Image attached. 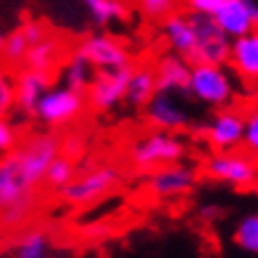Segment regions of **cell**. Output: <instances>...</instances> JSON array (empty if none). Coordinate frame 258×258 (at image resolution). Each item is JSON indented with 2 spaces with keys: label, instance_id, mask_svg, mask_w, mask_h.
<instances>
[{
  "label": "cell",
  "instance_id": "obj_1",
  "mask_svg": "<svg viewBox=\"0 0 258 258\" xmlns=\"http://www.w3.org/2000/svg\"><path fill=\"white\" fill-rule=\"evenodd\" d=\"M43 189L24 171L19 154L0 157V232H19L31 225L40 209Z\"/></svg>",
  "mask_w": 258,
  "mask_h": 258
},
{
  "label": "cell",
  "instance_id": "obj_2",
  "mask_svg": "<svg viewBox=\"0 0 258 258\" xmlns=\"http://www.w3.org/2000/svg\"><path fill=\"white\" fill-rule=\"evenodd\" d=\"M189 154V145L182 133H166V131H147L128 142L125 147V161L131 168L140 173H149L154 168L168 164L185 161Z\"/></svg>",
  "mask_w": 258,
  "mask_h": 258
},
{
  "label": "cell",
  "instance_id": "obj_3",
  "mask_svg": "<svg viewBox=\"0 0 258 258\" xmlns=\"http://www.w3.org/2000/svg\"><path fill=\"white\" fill-rule=\"evenodd\" d=\"M237 79L227 64H192L185 97L211 109H225L237 102Z\"/></svg>",
  "mask_w": 258,
  "mask_h": 258
},
{
  "label": "cell",
  "instance_id": "obj_4",
  "mask_svg": "<svg viewBox=\"0 0 258 258\" xmlns=\"http://www.w3.org/2000/svg\"><path fill=\"white\" fill-rule=\"evenodd\" d=\"M121 185V171L111 164H90L57 192V199L67 206H90L109 197Z\"/></svg>",
  "mask_w": 258,
  "mask_h": 258
},
{
  "label": "cell",
  "instance_id": "obj_5",
  "mask_svg": "<svg viewBox=\"0 0 258 258\" xmlns=\"http://www.w3.org/2000/svg\"><path fill=\"white\" fill-rule=\"evenodd\" d=\"M88 114V100L86 93L71 90V88L62 86V83H52L45 90V95L40 97L38 107L33 118H38L43 125H47L50 131H64L71 128Z\"/></svg>",
  "mask_w": 258,
  "mask_h": 258
},
{
  "label": "cell",
  "instance_id": "obj_6",
  "mask_svg": "<svg viewBox=\"0 0 258 258\" xmlns=\"http://www.w3.org/2000/svg\"><path fill=\"white\" fill-rule=\"evenodd\" d=\"M204 175L239 189H249L258 182V159L246 152H213L204 161Z\"/></svg>",
  "mask_w": 258,
  "mask_h": 258
},
{
  "label": "cell",
  "instance_id": "obj_7",
  "mask_svg": "<svg viewBox=\"0 0 258 258\" xmlns=\"http://www.w3.org/2000/svg\"><path fill=\"white\" fill-rule=\"evenodd\" d=\"M79 55L86 57V62L95 71H118L133 67V55L121 38L109 33H93L81 38L74 47Z\"/></svg>",
  "mask_w": 258,
  "mask_h": 258
},
{
  "label": "cell",
  "instance_id": "obj_8",
  "mask_svg": "<svg viewBox=\"0 0 258 258\" xmlns=\"http://www.w3.org/2000/svg\"><path fill=\"white\" fill-rule=\"evenodd\" d=\"M195 185L197 168L185 164V161H178V164H168L149 171L147 180H145V192L154 199H161V202H173V199L189 195Z\"/></svg>",
  "mask_w": 258,
  "mask_h": 258
},
{
  "label": "cell",
  "instance_id": "obj_9",
  "mask_svg": "<svg viewBox=\"0 0 258 258\" xmlns=\"http://www.w3.org/2000/svg\"><path fill=\"white\" fill-rule=\"evenodd\" d=\"M202 138L213 152H235L244 140V111L232 107L216 109L206 123L202 125Z\"/></svg>",
  "mask_w": 258,
  "mask_h": 258
},
{
  "label": "cell",
  "instance_id": "obj_10",
  "mask_svg": "<svg viewBox=\"0 0 258 258\" xmlns=\"http://www.w3.org/2000/svg\"><path fill=\"white\" fill-rule=\"evenodd\" d=\"M145 118L154 131H166V133H185L192 125L187 104L182 102V95L173 93H154V97L142 107Z\"/></svg>",
  "mask_w": 258,
  "mask_h": 258
},
{
  "label": "cell",
  "instance_id": "obj_11",
  "mask_svg": "<svg viewBox=\"0 0 258 258\" xmlns=\"http://www.w3.org/2000/svg\"><path fill=\"white\" fill-rule=\"evenodd\" d=\"M195 26V55L192 64H227L230 57V43L225 33L218 29L213 17L189 15Z\"/></svg>",
  "mask_w": 258,
  "mask_h": 258
},
{
  "label": "cell",
  "instance_id": "obj_12",
  "mask_svg": "<svg viewBox=\"0 0 258 258\" xmlns=\"http://www.w3.org/2000/svg\"><path fill=\"white\" fill-rule=\"evenodd\" d=\"M131 69L133 67L118 71H95L93 81H90V86L86 90L88 109L100 111V114L116 109L125 97V83H128Z\"/></svg>",
  "mask_w": 258,
  "mask_h": 258
},
{
  "label": "cell",
  "instance_id": "obj_13",
  "mask_svg": "<svg viewBox=\"0 0 258 258\" xmlns=\"http://www.w3.org/2000/svg\"><path fill=\"white\" fill-rule=\"evenodd\" d=\"M161 38L168 45V52L185 57L187 62H192L195 55V26H192V17L185 10H175L168 17H164L161 22Z\"/></svg>",
  "mask_w": 258,
  "mask_h": 258
},
{
  "label": "cell",
  "instance_id": "obj_14",
  "mask_svg": "<svg viewBox=\"0 0 258 258\" xmlns=\"http://www.w3.org/2000/svg\"><path fill=\"white\" fill-rule=\"evenodd\" d=\"M52 86V76L36 69H22L15 71V107L22 111L24 116H33L38 107L40 97L45 90Z\"/></svg>",
  "mask_w": 258,
  "mask_h": 258
},
{
  "label": "cell",
  "instance_id": "obj_15",
  "mask_svg": "<svg viewBox=\"0 0 258 258\" xmlns=\"http://www.w3.org/2000/svg\"><path fill=\"white\" fill-rule=\"evenodd\" d=\"M67 55H69V43L64 40V36H59V33H55L50 29V33H47L45 38L38 40V43H33V45L29 47L26 59H24V67L55 76Z\"/></svg>",
  "mask_w": 258,
  "mask_h": 258
},
{
  "label": "cell",
  "instance_id": "obj_16",
  "mask_svg": "<svg viewBox=\"0 0 258 258\" xmlns=\"http://www.w3.org/2000/svg\"><path fill=\"white\" fill-rule=\"evenodd\" d=\"M227 69L235 74V79L258 86V31L239 36L230 43Z\"/></svg>",
  "mask_w": 258,
  "mask_h": 258
},
{
  "label": "cell",
  "instance_id": "obj_17",
  "mask_svg": "<svg viewBox=\"0 0 258 258\" xmlns=\"http://www.w3.org/2000/svg\"><path fill=\"white\" fill-rule=\"evenodd\" d=\"M154 64V76H157V90L159 93H173L185 95L189 81V69L192 62L175 52H164Z\"/></svg>",
  "mask_w": 258,
  "mask_h": 258
},
{
  "label": "cell",
  "instance_id": "obj_18",
  "mask_svg": "<svg viewBox=\"0 0 258 258\" xmlns=\"http://www.w3.org/2000/svg\"><path fill=\"white\" fill-rule=\"evenodd\" d=\"M251 3L253 0H225L213 15V22L225 33L230 40L246 36L253 31V19H251Z\"/></svg>",
  "mask_w": 258,
  "mask_h": 258
},
{
  "label": "cell",
  "instance_id": "obj_19",
  "mask_svg": "<svg viewBox=\"0 0 258 258\" xmlns=\"http://www.w3.org/2000/svg\"><path fill=\"white\" fill-rule=\"evenodd\" d=\"M50 251H52V235L47 227L40 225L19 230L10 244L12 258H50Z\"/></svg>",
  "mask_w": 258,
  "mask_h": 258
},
{
  "label": "cell",
  "instance_id": "obj_20",
  "mask_svg": "<svg viewBox=\"0 0 258 258\" xmlns=\"http://www.w3.org/2000/svg\"><path fill=\"white\" fill-rule=\"evenodd\" d=\"M157 93V76H154V64L152 62H135L128 83H125V97L131 107H145Z\"/></svg>",
  "mask_w": 258,
  "mask_h": 258
},
{
  "label": "cell",
  "instance_id": "obj_21",
  "mask_svg": "<svg viewBox=\"0 0 258 258\" xmlns=\"http://www.w3.org/2000/svg\"><path fill=\"white\" fill-rule=\"evenodd\" d=\"M59 74V83L71 90H79V93H86L90 81L95 76V69L86 62V57L79 55L76 50H69V55L64 57L62 67L57 69Z\"/></svg>",
  "mask_w": 258,
  "mask_h": 258
},
{
  "label": "cell",
  "instance_id": "obj_22",
  "mask_svg": "<svg viewBox=\"0 0 258 258\" xmlns=\"http://www.w3.org/2000/svg\"><path fill=\"white\" fill-rule=\"evenodd\" d=\"M81 3L88 10V15L93 17V22L100 24V26L125 22L131 15V8H128L125 0H81Z\"/></svg>",
  "mask_w": 258,
  "mask_h": 258
},
{
  "label": "cell",
  "instance_id": "obj_23",
  "mask_svg": "<svg viewBox=\"0 0 258 258\" xmlns=\"http://www.w3.org/2000/svg\"><path fill=\"white\" fill-rule=\"evenodd\" d=\"M76 171H79V166H76V161L69 157H64V154H59V157L52 159V164L47 166L45 175H43V192L45 195H52L55 197L59 189L69 182L74 175H76Z\"/></svg>",
  "mask_w": 258,
  "mask_h": 258
},
{
  "label": "cell",
  "instance_id": "obj_24",
  "mask_svg": "<svg viewBox=\"0 0 258 258\" xmlns=\"http://www.w3.org/2000/svg\"><path fill=\"white\" fill-rule=\"evenodd\" d=\"M29 40L24 38L22 29L17 26L15 31L5 33V45H3V59L0 62L10 67V69H22L24 67V59H26V52H29Z\"/></svg>",
  "mask_w": 258,
  "mask_h": 258
},
{
  "label": "cell",
  "instance_id": "obj_25",
  "mask_svg": "<svg viewBox=\"0 0 258 258\" xmlns=\"http://www.w3.org/2000/svg\"><path fill=\"white\" fill-rule=\"evenodd\" d=\"M232 239L242 251L258 256V213H249L237 223Z\"/></svg>",
  "mask_w": 258,
  "mask_h": 258
},
{
  "label": "cell",
  "instance_id": "obj_26",
  "mask_svg": "<svg viewBox=\"0 0 258 258\" xmlns=\"http://www.w3.org/2000/svg\"><path fill=\"white\" fill-rule=\"evenodd\" d=\"M15 109V69L0 62V118H10Z\"/></svg>",
  "mask_w": 258,
  "mask_h": 258
},
{
  "label": "cell",
  "instance_id": "obj_27",
  "mask_svg": "<svg viewBox=\"0 0 258 258\" xmlns=\"http://www.w3.org/2000/svg\"><path fill=\"white\" fill-rule=\"evenodd\" d=\"M88 147V140H86V133L76 128V125H71V128H64V133H59V152H62L64 157L69 159H76L83 157V152Z\"/></svg>",
  "mask_w": 258,
  "mask_h": 258
},
{
  "label": "cell",
  "instance_id": "obj_28",
  "mask_svg": "<svg viewBox=\"0 0 258 258\" xmlns=\"http://www.w3.org/2000/svg\"><path fill=\"white\" fill-rule=\"evenodd\" d=\"M138 10L149 22H161L164 17L180 10V0H138Z\"/></svg>",
  "mask_w": 258,
  "mask_h": 258
},
{
  "label": "cell",
  "instance_id": "obj_29",
  "mask_svg": "<svg viewBox=\"0 0 258 258\" xmlns=\"http://www.w3.org/2000/svg\"><path fill=\"white\" fill-rule=\"evenodd\" d=\"M242 147L246 154L258 159V104L244 111V140Z\"/></svg>",
  "mask_w": 258,
  "mask_h": 258
},
{
  "label": "cell",
  "instance_id": "obj_30",
  "mask_svg": "<svg viewBox=\"0 0 258 258\" xmlns=\"http://www.w3.org/2000/svg\"><path fill=\"white\" fill-rule=\"evenodd\" d=\"M22 142V131L12 118H0V157H8Z\"/></svg>",
  "mask_w": 258,
  "mask_h": 258
},
{
  "label": "cell",
  "instance_id": "obj_31",
  "mask_svg": "<svg viewBox=\"0 0 258 258\" xmlns=\"http://www.w3.org/2000/svg\"><path fill=\"white\" fill-rule=\"evenodd\" d=\"M223 3H225V0H180V10H185L189 15L213 17Z\"/></svg>",
  "mask_w": 258,
  "mask_h": 258
},
{
  "label": "cell",
  "instance_id": "obj_32",
  "mask_svg": "<svg viewBox=\"0 0 258 258\" xmlns=\"http://www.w3.org/2000/svg\"><path fill=\"white\" fill-rule=\"evenodd\" d=\"M19 29H22L24 38L29 40V45H33V43L43 40L47 33H50V26H47L43 19H26V22L19 24Z\"/></svg>",
  "mask_w": 258,
  "mask_h": 258
},
{
  "label": "cell",
  "instance_id": "obj_33",
  "mask_svg": "<svg viewBox=\"0 0 258 258\" xmlns=\"http://www.w3.org/2000/svg\"><path fill=\"white\" fill-rule=\"evenodd\" d=\"M251 19H253V31H258V0L251 3Z\"/></svg>",
  "mask_w": 258,
  "mask_h": 258
},
{
  "label": "cell",
  "instance_id": "obj_34",
  "mask_svg": "<svg viewBox=\"0 0 258 258\" xmlns=\"http://www.w3.org/2000/svg\"><path fill=\"white\" fill-rule=\"evenodd\" d=\"M3 45H5V31L0 29V59H3Z\"/></svg>",
  "mask_w": 258,
  "mask_h": 258
},
{
  "label": "cell",
  "instance_id": "obj_35",
  "mask_svg": "<svg viewBox=\"0 0 258 258\" xmlns=\"http://www.w3.org/2000/svg\"><path fill=\"white\" fill-rule=\"evenodd\" d=\"M55 258H71V256H69V253H57Z\"/></svg>",
  "mask_w": 258,
  "mask_h": 258
}]
</instances>
